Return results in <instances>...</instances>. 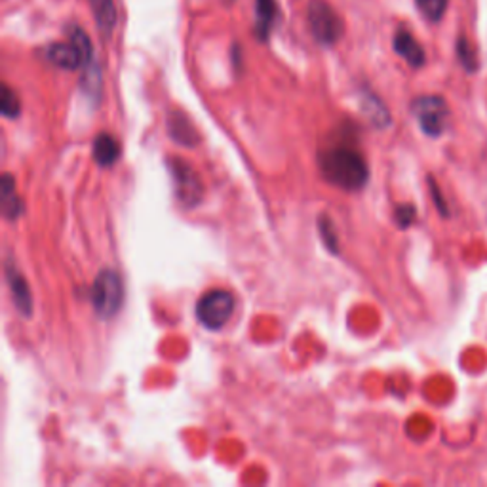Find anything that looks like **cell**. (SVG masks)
Here are the masks:
<instances>
[{
  "instance_id": "cell-1",
  "label": "cell",
  "mask_w": 487,
  "mask_h": 487,
  "mask_svg": "<svg viewBox=\"0 0 487 487\" xmlns=\"http://www.w3.org/2000/svg\"><path fill=\"white\" fill-rule=\"evenodd\" d=\"M320 170L339 189L358 191L368 185L370 168L364 156L349 147H335L320 155Z\"/></svg>"
},
{
  "instance_id": "cell-11",
  "label": "cell",
  "mask_w": 487,
  "mask_h": 487,
  "mask_svg": "<svg viewBox=\"0 0 487 487\" xmlns=\"http://www.w3.org/2000/svg\"><path fill=\"white\" fill-rule=\"evenodd\" d=\"M88 3L96 17V25L101 33V37L109 39L118 23V12L115 0H88Z\"/></svg>"
},
{
  "instance_id": "cell-4",
  "label": "cell",
  "mask_w": 487,
  "mask_h": 487,
  "mask_svg": "<svg viewBox=\"0 0 487 487\" xmlns=\"http://www.w3.org/2000/svg\"><path fill=\"white\" fill-rule=\"evenodd\" d=\"M234 313V297L227 290H211L196 303V318L208 330L225 328Z\"/></svg>"
},
{
  "instance_id": "cell-16",
  "label": "cell",
  "mask_w": 487,
  "mask_h": 487,
  "mask_svg": "<svg viewBox=\"0 0 487 487\" xmlns=\"http://www.w3.org/2000/svg\"><path fill=\"white\" fill-rule=\"evenodd\" d=\"M0 111H3V115L6 118H17V117H20V111H22L20 98H17V94L14 92V89L8 84L3 86V98H0Z\"/></svg>"
},
{
  "instance_id": "cell-12",
  "label": "cell",
  "mask_w": 487,
  "mask_h": 487,
  "mask_svg": "<svg viewBox=\"0 0 487 487\" xmlns=\"http://www.w3.org/2000/svg\"><path fill=\"white\" fill-rule=\"evenodd\" d=\"M168 132L172 139L183 147H194L198 143V132L194 130L192 122L187 118V115L173 111L168 117Z\"/></svg>"
},
{
  "instance_id": "cell-3",
  "label": "cell",
  "mask_w": 487,
  "mask_h": 487,
  "mask_svg": "<svg viewBox=\"0 0 487 487\" xmlns=\"http://www.w3.org/2000/svg\"><path fill=\"white\" fill-rule=\"evenodd\" d=\"M92 297L94 311L101 318H113L124 303V284L118 273L115 270H101L92 284Z\"/></svg>"
},
{
  "instance_id": "cell-14",
  "label": "cell",
  "mask_w": 487,
  "mask_h": 487,
  "mask_svg": "<svg viewBox=\"0 0 487 487\" xmlns=\"http://www.w3.org/2000/svg\"><path fill=\"white\" fill-rule=\"evenodd\" d=\"M94 158L99 166L109 168L120 158V145L111 134H99L94 141Z\"/></svg>"
},
{
  "instance_id": "cell-18",
  "label": "cell",
  "mask_w": 487,
  "mask_h": 487,
  "mask_svg": "<svg viewBox=\"0 0 487 487\" xmlns=\"http://www.w3.org/2000/svg\"><path fill=\"white\" fill-rule=\"evenodd\" d=\"M364 111L371 117V120L377 126H385V124L390 122V115L385 109V105L381 101H379L375 96L366 94V98H364Z\"/></svg>"
},
{
  "instance_id": "cell-5",
  "label": "cell",
  "mask_w": 487,
  "mask_h": 487,
  "mask_svg": "<svg viewBox=\"0 0 487 487\" xmlns=\"http://www.w3.org/2000/svg\"><path fill=\"white\" fill-rule=\"evenodd\" d=\"M411 111L421 130L430 137H440L449 126V107L440 96H421L411 103Z\"/></svg>"
},
{
  "instance_id": "cell-6",
  "label": "cell",
  "mask_w": 487,
  "mask_h": 487,
  "mask_svg": "<svg viewBox=\"0 0 487 487\" xmlns=\"http://www.w3.org/2000/svg\"><path fill=\"white\" fill-rule=\"evenodd\" d=\"M168 164H170V172H172V179H173V189H175L179 202H182L187 208L196 206L198 202L202 201V192H204L201 175H198L191 168L189 162H185L182 158H170Z\"/></svg>"
},
{
  "instance_id": "cell-20",
  "label": "cell",
  "mask_w": 487,
  "mask_h": 487,
  "mask_svg": "<svg viewBox=\"0 0 487 487\" xmlns=\"http://www.w3.org/2000/svg\"><path fill=\"white\" fill-rule=\"evenodd\" d=\"M415 218H417V210H415L413 204H400L394 210V221L398 223L400 229H407L413 225Z\"/></svg>"
},
{
  "instance_id": "cell-10",
  "label": "cell",
  "mask_w": 487,
  "mask_h": 487,
  "mask_svg": "<svg viewBox=\"0 0 487 487\" xmlns=\"http://www.w3.org/2000/svg\"><path fill=\"white\" fill-rule=\"evenodd\" d=\"M6 278L10 284V294H12L15 309L20 311L23 316H31L33 314V295L29 290V284L20 270L14 267L12 261L6 265Z\"/></svg>"
},
{
  "instance_id": "cell-19",
  "label": "cell",
  "mask_w": 487,
  "mask_h": 487,
  "mask_svg": "<svg viewBox=\"0 0 487 487\" xmlns=\"http://www.w3.org/2000/svg\"><path fill=\"white\" fill-rule=\"evenodd\" d=\"M318 227H320V234H322V240L323 244H326L330 248V251H333V254H337V234H335V229L330 221V218H326V215H322V218L318 220Z\"/></svg>"
},
{
  "instance_id": "cell-13",
  "label": "cell",
  "mask_w": 487,
  "mask_h": 487,
  "mask_svg": "<svg viewBox=\"0 0 487 487\" xmlns=\"http://www.w3.org/2000/svg\"><path fill=\"white\" fill-rule=\"evenodd\" d=\"M0 202H3V213L8 220L20 218L23 213V202L15 194V182L10 173H5L0 179Z\"/></svg>"
},
{
  "instance_id": "cell-7",
  "label": "cell",
  "mask_w": 487,
  "mask_h": 487,
  "mask_svg": "<svg viewBox=\"0 0 487 487\" xmlns=\"http://www.w3.org/2000/svg\"><path fill=\"white\" fill-rule=\"evenodd\" d=\"M46 60L56 65L60 69H65V70H77L80 67H88L92 65L94 61H88L84 53L80 52V48L73 42V41H67V42H53L46 48Z\"/></svg>"
},
{
  "instance_id": "cell-17",
  "label": "cell",
  "mask_w": 487,
  "mask_h": 487,
  "mask_svg": "<svg viewBox=\"0 0 487 487\" xmlns=\"http://www.w3.org/2000/svg\"><path fill=\"white\" fill-rule=\"evenodd\" d=\"M457 56H459V61L464 67V70H468V73H476L478 56H476L474 48L471 46V42L466 41V37H459V41H457Z\"/></svg>"
},
{
  "instance_id": "cell-9",
  "label": "cell",
  "mask_w": 487,
  "mask_h": 487,
  "mask_svg": "<svg viewBox=\"0 0 487 487\" xmlns=\"http://www.w3.org/2000/svg\"><path fill=\"white\" fill-rule=\"evenodd\" d=\"M278 0H256V37L267 42L280 22Z\"/></svg>"
},
{
  "instance_id": "cell-15",
  "label": "cell",
  "mask_w": 487,
  "mask_h": 487,
  "mask_svg": "<svg viewBox=\"0 0 487 487\" xmlns=\"http://www.w3.org/2000/svg\"><path fill=\"white\" fill-rule=\"evenodd\" d=\"M447 3L449 0H415L417 10L430 23H438L442 20L447 10Z\"/></svg>"
},
{
  "instance_id": "cell-2",
  "label": "cell",
  "mask_w": 487,
  "mask_h": 487,
  "mask_svg": "<svg viewBox=\"0 0 487 487\" xmlns=\"http://www.w3.org/2000/svg\"><path fill=\"white\" fill-rule=\"evenodd\" d=\"M306 20H309L314 41L322 46H333L345 34V22L328 0H311L306 8Z\"/></svg>"
},
{
  "instance_id": "cell-8",
  "label": "cell",
  "mask_w": 487,
  "mask_h": 487,
  "mask_svg": "<svg viewBox=\"0 0 487 487\" xmlns=\"http://www.w3.org/2000/svg\"><path fill=\"white\" fill-rule=\"evenodd\" d=\"M394 52L413 69H421L426 63V53L423 46L417 42V39L407 29H398L394 33V41H392Z\"/></svg>"
},
{
  "instance_id": "cell-21",
  "label": "cell",
  "mask_w": 487,
  "mask_h": 487,
  "mask_svg": "<svg viewBox=\"0 0 487 487\" xmlns=\"http://www.w3.org/2000/svg\"><path fill=\"white\" fill-rule=\"evenodd\" d=\"M428 187H430V194H432V201H435V204H436V208H438V211L444 215V218H445V215H447V206H445V202H444V198H442V192H440V189H438V185H436V182H435V179H428Z\"/></svg>"
}]
</instances>
